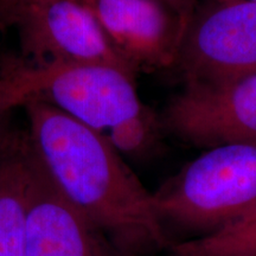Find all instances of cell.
Listing matches in <instances>:
<instances>
[{
  "label": "cell",
  "instance_id": "obj_5",
  "mask_svg": "<svg viewBox=\"0 0 256 256\" xmlns=\"http://www.w3.org/2000/svg\"><path fill=\"white\" fill-rule=\"evenodd\" d=\"M11 70L25 101L42 98L104 134L146 107L138 96L136 78L107 64L14 66Z\"/></svg>",
  "mask_w": 256,
  "mask_h": 256
},
{
  "label": "cell",
  "instance_id": "obj_3",
  "mask_svg": "<svg viewBox=\"0 0 256 256\" xmlns=\"http://www.w3.org/2000/svg\"><path fill=\"white\" fill-rule=\"evenodd\" d=\"M14 28L34 68L107 64L136 78L83 0H0V30Z\"/></svg>",
  "mask_w": 256,
  "mask_h": 256
},
{
  "label": "cell",
  "instance_id": "obj_10",
  "mask_svg": "<svg viewBox=\"0 0 256 256\" xmlns=\"http://www.w3.org/2000/svg\"><path fill=\"white\" fill-rule=\"evenodd\" d=\"M165 256H256V208L218 232L174 242Z\"/></svg>",
  "mask_w": 256,
  "mask_h": 256
},
{
  "label": "cell",
  "instance_id": "obj_6",
  "mask_svg": "<svg viewBox=\"0 0 256 256\" xmlns=\"http://www.w3.org/2000/svg\"><path fill=\"white\" fill-rule=\"evenodd\" d=\"M164 130L198 147L256 142V72L217 86H185L160 115Z\"/></svg>",
  "mask_w": 256,
  "mask_h": 256
},
{
  "label": "cell",
  "instance_id": "obj_2",
  "mask_svg": "<svg viewBox=\"0 0 256 256\" xmlns=\"http://www.w3.org/2000/svg\"><path fill=\"white\" fill-rule=\"evenodd\" d=\"M153 200L166 232L200 238L236 222L256 208V142L211 147L153 192Z\"/></svg>",
  "mask_w": 256,
  "mask_h": 256
},
{
  "label": "cell",
  "instance_id": "obj_4",
  "mask_svg": "<svg viewBox=\"0 0 256 256\" xmlns=\"http://www.w3.org/2000/svg\"><path fill=\"white\" fill-rule=\"evenodd\" d=\"M174 68L185 86H217L256 72V0H197Z\"/></svg>",
  "mask_w": 256,
  "mask_h": 256
},
{
  "label": "cell",
  "instance_id": "obj_8",
  "mask_svg": "<svg viewBox=\"0 0 256 256\" xmlns=\"http://www.w3.org/2000/svg\"><path fill=\"white\" fill-rule=\"evenodd\" d=\"M25 256H120L104 232L60 194L30 142Z\"/></svg>",
  "mask_w": 256,
  "mask_h": 256
},
{
  "label": "cell",
  "instance_id": "obj_12",
  "mask_svg": "<svg viewBox=\"0 0 256 256\" xmlns=\"http://www.w3.org/2000/svg\"><path fill=\"white\" fill-rule=\"evenodd\" d=\"M23 104V95L11 72L8 70L0 75V110H14L17 107H22Z\"/></svg>",
  "mask_w": 256,
  "mask_h": 256
},
{
  "label": "cell",
  "instance_id": "obj_7",
  "mask_svg": "<svg viewBox=\"0 0 256 256\" xmlns=\"http://www.w3.org/2000/svg\"><path fill=\"white\" fill-rule=\"evenodd\" d=\"M118 54L139 72L174 68L188 19L159 0H83Z\"/></svg>",
  "mask_w": 256,
  "mask_h": 256
},
{
  "label": "cell",
  "instance_id": "obj_1",
  "mask_svg": "<svg viewBox=\"0 0 256 256\" xmlns=\"http://www.w3.org/2000/svg\"><path fill=\"white\" fill-rule=\"evenodd\" d=\"M32 152L60 194L104 232L120 256H160L172 240L147 191L104 133L49 102L22 106Z\"/></svg>",
  "mask_w": 256,
  "mask_h": 256
},
{
  "label": "cell",
  "instance_id": "obj_11",
  "mask_svg": "<svg viewBox=\"0 0 256 256\" xmlns=\"http://www.w3.org/2000/svg\"><path fill=\"white\" fill-rule=\"evenodd\" d=\"M162 130L159 115L145 107L136 116L118 124L104 136L122 156L146 160L159 152Z\"/></svg>",
  "mask_w": 256,
  "mask_h": 256
},
{
  "label": "cell",
  "instance_id": "obj_9",
  "mask_svg": "<svg viewBox=\"0 0 256 256\" xmlns=\"http://www.w3.org/2000/svg\"><path fill=\"white\" fill-rule=\"evenodd\" d=\"M28 142H20L0 159V256H25Z\"/></svg>",
  "mask_w": 256,
  "mask_h": 256
},
{
  "label": "cell",
  "instance_id": "obj_13",
  "mask_svg": "<svg viewBox=\"0 0 256 256\" xmlns=\"http://www.w3.org/2000/svg\"><path fill=\"white\" fill-rule=\"evenodd\" d=\"M159 2H164L170 8H172L174 11H177L178 14H180L188 20V17H190L197 0H159Z\"/></svg>",
  "mask_w": 256,
  "mask_h": 256
}]
</instances>
